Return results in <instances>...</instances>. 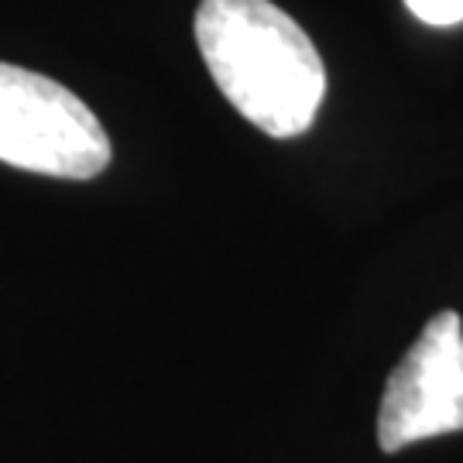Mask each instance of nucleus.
Returning <instances> with one entry per match:
<instances>
[{
  "instance_id": "nucleus-1",
  "label": "nucleus",
  "mask_w": 463,
  "mask_h": 463,
  "mask_svg": "<svg viewBox=\"0 0 463 463\" xmlns=\"http://www.w3.org/2000/svg\"><path fill=\"white\" fill-rule=\"evenodd\" d=\"M196 45L220 93L271 137L313 128L326 97V69L313 38L271 0H203Z\"/></svg>"
},
{
  "instance_id": "nucleus-2",
  "label": "nucleus",
  "mask_w": 463,
  "mask_h": 463,
  "mask_svg": "<svg viewBox=\"0 0 463 463\" xmlns=\"http://www.w3.org/2000/svg\"><path fill=\"white\" fill-rule=\"evenodd\" d=\"M0 162L83 183L110 165V137L72 90L0 62Z\"/></svg>"
},
{
  "instance_id": "nucleus-3",
  "label": "nucleus",
  "mask_w": 463,
  "mask_h": 463,
  "mask_svg": "<svg viewBox=\"0 0 463 463\" xmlns=\"http://www.w3.org/2000/svg\"><path fill=\"white\" fill-rule=\"evenodd\" d=\"M463 432V323L447 309L422 326L384 384L378 447L384 453Z\"/></svg>"
},
{
  "instance_id": "nucleus-4",
  "label": "nucleus",
  "mask_w": 463,
  "mask_h": 463,
  "mask_svg": "<svg viewBox=\"0 0 463 463\" xmlns=\"http://www.w3.org/2000/svg\"><path fill=\"white\" fill-rule=\"evenodd\" d=\"M405 7L432 28H453L463 21V0H405Z\"/></svg>"
}]
</instances>
